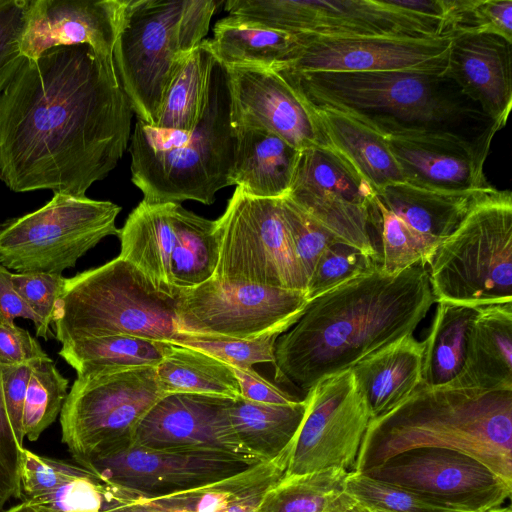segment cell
Here are the masks:
<instances>
[{"instance_id":"cell-1","label":"cell","mask_w":512,"mask_h":512,"mask_svg":"<svg viewBox=\"0 0 512 512\" xmlns=\"http://www.w3.org/2000/svg\"><path fill=\"white\" fill-rule=\"evenodd\" d=\"M132 113L113 60L91 47L24 58L0 93V181L17 193L86 195L126 151Z\"/></svg>"},{"instance_id":"cell-2","label":"cell","mask_w":512,"mask_h":512,"mask_svg":"<svg viewBox=\"0 0 512 512\" xmlns=\"http://www.w3.org/2000/svg\"><path fill=\"white\" fill-rule=\"evenodd\" d=\"M435 302L425 263L394 275L378 265L308 302L276 341L274 379L306 394L322 379L413 335Z\"/></svg>"},{"instance_id":"cell-3","label":"cell","mask_w":512,"mask_h":512,"mask_svg":"<svg viewBox=\"0 0 512 512\" xmlns=\"http://www.w3.org/2000/svg\"><path fill=\"white\" fill-rule=\"evenodd\" d=\"M418 447L462 452L512 484V388L420 384L395 408L370 420L354 472Z\"/></svg>"},{"instance_id":"cell-4","label":"cell","mask_w":512,"mask_h":512,"mask_svg":"<svg viewBox=\"0 0 512 512\" xmlns=\"http://www.w3.org/2000/svg\"><path fill=\"white\" fill-rule=\"evenodd\" d=\"M278 72L306 102L338 109L377 132H431L492 141L498 131L445 74Z\"/></svg>"},{"instance_id":"cell-5","label":"cell","mask_w":512,"mask_h":512,"mask_svg":"<svg viewBox=\"0 0 512 512\" xmlns=\"http://www.w3.org/2000/svg\"><path fill=\"white\" fill-rule=\"evenodd\" d=\"M131 180L148 203L210 205L231 186L235 135L226 68L213 66L208 100L192 131L160 130L137 120L130 136Z\"/></svg>"},{"instance_id":"cell-6","label":"cell","mask_w":512,"mask_h":512,"mask_svg":"<svg viewBox=\"0 0 512 512\" xmlns=\"http://www.w3.org/2000/svg\"><path fill=\"white\" fill-rule=\"evenodd\" d=\"M220 4L215 0H128L113 62L137 120L154 127L178 62L204 40Z\"/></svg>"},{"instance_id":"cell-7","label":"cell","mask_w":512,"mask_h":512,"mask_svg":"<svg viewBox=\"0 0 512 512\" xmlns=\"http://www.w3.org/2000/svg\"><path fill=\"white\" fill-rule=\"evenodd\" d=\"M178 294L160 290L118 256L66 278L52 322L55 338L62 344L122 334L174 343L181 337L175 322Z\"/></svg>"},{"instance_id":"cell-8","label":"cell","mask_w":512,"mask_h":512,"mask_svg":"<svg viewBox=\"0 0 512 512\" xmlns=\"http://www.w3.org/2000/svg\"><path fill=\"white\" fill-rule=\"evenodd\" d=\"M436 302L481 307L512 302V195L473 208L428 265Z\"/></svg>"},{"instance_id":"cell-9","label":"cell","mask_w":512,"mask_h":512,"mask_svg":"<svg viewBox=\"0 0 512 512\" xmlns=\"http://www.w3.org/2000/svg\"><path fill=\"white\" fill-rule=\"evenodd\" d=\"M120 211L111 201L54 193L41 208L0 223V263L18 273L62 275L102 239L118 237Z\"/></svg>"},{"instance_id":"cell-10","label":"cell","mask_w":512,"mask_h":512,"mask_svg":"<svg viewBox=\"0 0 512 512\" xmlns=\"http://www.w3.org/2000/svg\"><path fill=\"white\" fill-rule=\"evenodd\" d=\"M164 395L153 366L77 375L60 413L62 441L74 460L130 444L144 416Z\"/></svg>"},{"instance_id":"cell-11","label":"cell","mask_w":512,"mask_h":512,"mask_svg":"<svg viewBox=\"0 0 512 512\" xmlns=\"http://www.w3.org/2000/svg\"><path fill=\"white\" fill-rule=\"evenodd\" d=\"M219 257L213 278L306 293L307 279L282 215L280 199L236 187L215 220Z\"/></svg>"},{"instance_id":"cell-12","label":"cell","mask_w":512,"mask_h":512,"mask_svg":"<svg viewBox=\"0 0 512 512\" xmlns=\"http://www.w3.org/2000/svg\"><path fill=\"white\" fill-rule=\"evenodd\" d=\"M225 11L290 34L322 37L454 34L446 22L411 12L394 0H227Z\"/></svg>"},{"instance_id":"cell-13","label":"cell","mask_w":512,"mask_h":512,"mask_svg":"<svg viewBox=\"0 0 512 512\" xmlns=\"http://www.w3.org/2000/svg\"><path fill=\"white\" fill-rule=\"evenodd\" d=\"M306 293L211 278L179 290L176 327L179 334L232 339L281 335L303 314Z\"/></svg>"},{"instance_id":"cell-14","label":"cell","mask_w":512,"mask_h":512,"mask_svg":"<svg viewBox=\"0 0 512 512\" xmlns=\"http://www.w3.org/2000/svg\"><path fill=\"white\" fill-rule=\"evenodd\" d=\"M304 399L285 476L328 468L354 471L371 417L351 369L322 379Z\"/></svg>"},{"instance_id":"cell-15","label":"cell","mask_w":512,"mask_h":512,"mask_svg":"<svg viewBox=\"0 0 512 512\" xmlns=\"http://www.w3.org/2000/svg\"><path fill=\"white\" fill-rule=\"evenodd\" d=\"M75 462L138 499L199 488L257 464L221 452L153 449L133 443L93 453Z\"/></svg>"},{"instance_id":"cell-16","label":"cell","mask_w":512,"mask_h":512,"mask_svg":"<svg viewBox=\"0 0 512 512\" xmlns=\"http://www.w3.org/2000/svg\"><path fill=\"white\" fill-rule=\"evenodd\" d=\"M401 486L457 512H487L503 506L512 484L462 452L418 447L401 452L364 472Z\"/></svg>"},{"instance_id":"cell-17","label":"cell","mask_w":512,"mask_h":512,"mask_svg":"<svg viewBox=\"0 0 512 512\" xmlns=\"http://www.w3.org/2000/svg\"><path fill=\"white\" fill-rule=\"evenodd\" d=\"M298 44L274 70L317 72H417L445 74L456 34L433 37H322L296 34Z\"/></svg>"},{"instance_id":"cell-18","label":"cell","mask_w":512,"mask_h":512,"mask_svg":"<svg viewBox=\"0 0 512 512\" xmlns=\"http://www.w3.org/2000/svg\"><path fill=\"white\" fill-rule=\"evenodd\" d=\"M374 190L326 147L300 151L287 197L340 243L379 258L369 225Z\"/></svg>"},{"instance_id":"cell-19","label":"cell","mask_w":512,"mask_h":512,"mask_svg":"<svg viewBox=\"0 0 512 512\" xmlns=\"http://www.w3.org/2000/svg\"><path fill=\"white\" fill-rule=\"evenodd\" d=\"M233 399L166 394L138 425L131 443L153 449L213 451L262 462L239 441L230 418Z\"/></svg>"},{"instance_id":"cell-20","label":"cell","mask_w":512,"mask_h":512,"mask_svg":"<svg viewBox=\"0 0 512 512\" xmlns=\"http://www.w3.org/2000/svg\"><path fill=\"white\" fill-rule=\"evenodd\" d=\"M233 127L267 130L299 151L324 147L307 103L275 70L225 67Z\"/></svg>"},{"instance_id":"cell-21","label":"cell","mask_w":512,"mask_h":512,"mask_svg":"<svg viewBox=\"0 0 512 512\" xmlns=\"http://www.w3.org/2000/svg\"><path fill=\"white\" fill-rule=\"evenodd\" d=\"M128 0H27L20 50L35 59L61 46L87 45L113 60Z\"/></svg>"},{"instance_id":"cell-22","label":"cell","mask_w":512,"mask_h":512,"mask_svg":"<svg viewBox=\"0 0 512 512\" xmlns=\"http://www.w3.org/2000/svg\"><path fill=\"white\" fill-rule=\"evenodd\" d=\"M378 133L410 184L443 191L493 187L484 174L492 141H474L447 133Z\"/></svg>"},{"instance_id":"cell-23","label":"cell","mask_w":512,"mask_h":512,"mask_svg":"<svg viewBox=\"0 0 512 512\" xmlns=\"http://www.w3.org/2000/svg\"><path fill=\"white\" fill-rule=\"evenodd\" d=\"M17 498L36 512H104L138 500L76 462L40 456L25 448Z\"/></svg>"},{"instance_id":"cell-24","label":"cell","mask_w":512,"mask_h":512,"mask_svg":"<svg viewBox=\"0 0 512 512\" xmlns=\"http://www.w3.org/2000/svg\"><path fill=\"white\" fill-rule=\"evenodd\" d=\"M445 75L498 130L506 125L512 105L511 43L491 34H456Z\"/></svg>"},{"instance_id":"cell-25","label":"cell","mask_w":512,"mask_h":512,"mask_svg":"<svg viewBox=\"0 0 512 512\" xmlns=\"http://www.w3.org/2000/svg\"><path fill=\"white\" fill-rule=\"evenodd\" d=\"M500 191L495 187L443 191L403 182L374 192L379 201L435 253L473 208Z\"/></svg>"},{"instance_id":"cell-26","label":"cell","mask_w":512,"mask_h":512,"mask_svg":"<svg viewBox=\"0 0 512 512\" xmlns=\"http://www.w3.org/2000/svg\"><path fill=\"white\" fill-rule=\"evenodd\" d=\"M306 103L315 117L324 147L336 154L374 191L406 182L399 164L378 132L338 109Z\"/></svg>"},{"instance_id":"cell-27","label":"cell","mask_w":512,"mask_h":512,"mask_svg":"<svg viewBox=\"0 0 512 512\" xmlns=\"http://www.w3.org/2000/svg\"><path fill=\"white\" fill-rule=\"evenodd\" d=\"M233 131L231 185L255 198L286 196L300 151L267 130L233 127Z\"/></svg>"},{"instance_id":"cell-28","label":"cell","mask_w":512,"mask_h":512,"mask_svg":"<svg viewBox=\"0 0 512 512\" xmlns=\"http://www.w3.org/2000/svg\"><path fill=\"white\" fill-rule=\"evenodd\" d=\"M445 386L512 388V302L477 308L462 370Z\"/></svg>"},{"instance_id":"cell-29","label":"cell","mask_w":512,"mask_h":512,"mask_svg":"<svg viewBox=\"0 0 512 512\" xmlns=\"http://www.w3.org/2000/svg\"><path fill=\"white\" fill-rule=\"evenodd\" d=\"M423 352L424 341L409 335L351 368L371 419L395 408L421 384Z\"/></svg>"},{"instance_id":"cell-30","label":"cell","mask_w":512,"mask_h":512,"mask_svg":"<svg viewBox=\"0 0 512 512\" xmlns=\"http://www.w3.org/2000/svg\"><path fill=\"white\" fill-rule=\"evenodd\" d=\"M178 203L142 200L120 229L119 256L140 270L157 288L176 294L170 279V257L175 241Z\"/></svg>"},{"instance_id":"cell-31","label":"cell","mask_w":512,"mask_h":512,"mask_svg":"<svg viewBox=\"0 0 512 512\" xmlns=\"http://www.w3.org/2000/svg\"><path fill=\"white\" fill-rule=\"evenodd\" d=\"M291 446L272 460L192 490L144 499L167 512H236L260 504L269 488L285 476Z\"/></svg>"},{"instance_id":"cell-32","label":"cell","mask_w":512,"mask_h":512,"mask_svg":"<svg viewBox=\"0 0 512 512\" xmlns=\"http://www.w3.org/2000/svg\"><path fill=\"white\" fill-rule=\"evenodd\" d=\"M215 59L224 67L276 69L298 44L296 34L271 29L234 16L216 22L208 39Z\"/></svg>"},{"instance_id":"cell-33","label":"cell","mask_w":512,"mask_h":512,"mask_svg":"<svg viewBox=\"0 0 512 512\" xmlns=\"http://www.w3.org/2000/svg\"><path fill=\"white\" fill-rule=\"evenodd\" d=\"M305 409L304 398L291 404H263L239 396L232 400L230 418L242 445L267 461L290 448Z\"/></svg>"},{"instance_id":"cell-34","label":"cell","mask_w":512,"mask_h":512,"mask_svg":"<svg viewBox=\"0 0 512 512\" xmlns=\"http://www.w3.org/2000/svg\"><path fill=\"white\" fill-rule=\"evenodd\" d=\"M215 62L208 39L180 59L161 101L155 128L192 131L197 126L207 104Z\"/></svg>"},{"instance_id":"cell-35","label":"cell","mask_w":512,"mask_h":512,"mask_svg":"<svg viewBox=\"0 0 512 512\" xmlns=\"http://www.w3.org/2000/svg\"><path fill=\"white\" fill-rule=\"evenodd\" d=\"M477 308L437 302L432 325L424 340L421 385L445 386L460 374Z\"/></svg>"},{"instance_id":"cell-36","label":"cell","mask_w":512,"mask_h":512,"mask_svg":"<svg viewBox=\"0 0 512 512\" xmlns=\"http://www.w3.org/2000/svg\"><path fill=\"white\" fill-rule=\"evenodd\" d=\"M156 379L166 394L191 393L236 399L238 382L230 366L199 350L165 341Z\"/></svg>"},{"instance_id":"cell-37","label":"cell","mask_w":512,"mask_h":512,"mask_svg":"<svg viewBox=\"0 0 512 512\" xmlns=\"http://www.w3.org/2000/svg\"><path fill=\"white\" fill-rule=\"evenodd\" d=\"M219 257L215 221L185 209H176L175 241L170 257V279L174 289H190L214 275Z\"/></svg>"},{"instance_id":"cell-38","label":"cell","mask_w":512,"mask_h":512,"mask_svg":"<svg viewBox=\"0 0 512 512\" xmlns=\"http://www.w3.org/2000/svg\"><path fill=\"white\" fill-rule=\"evenodd\" d=\"M165 341L114 334L62 343L59 355L77 375L113 367H156L164 356Z\"/></svg>"},{"instance_id":"cell-39","label":"cell","mask_w":512,"mask_h":512,"mask_svg":"<svg viewBox=\"0 0 512 512\" xmlns=\"http://www.w3.org/2000/svg\"><path fill=\"white\" fill-rule=\"evenodd\" d=\"M349 472L328 468L284 476L264 494L258 512H331Z\"/></svg>"},{"instance_id":"cell-40","label":"cell","mask_w":512,"mask_h":512,"mask_svg":"<svg viewBox=\"0 0 512 512\" xmlns=\"http://www.w3.org/2000/svg\"><path fill=\"white\" fill-rule=\"evenodd\" d=\"M369 225L378 237L376 251L381 270L394 275L423 262L430 264L434 251L388 210L373 192L368 205Z\"/></svg>"},{"instance_id":"cell-41","label":"cell","mask_w":512,"mask_h":512,"mask_svg":"<svg viewBox=\"0 0 512 512\" xmlns=\"http://www.w3.org/2000/svg\"><path fill=\"white\" fill-rule=\"evenodd\" d=\"M68 384V379L49 357L36 362L23 410V432L29 441H36L60 415L68 395Z\"/></svg>"},{"instance_id":"cell-42","label":"cell","mask_w":512,"mask_h":512,"mask_svg":"<svg viewBox=\"0 0 512 512\" xmlns=\"http://www.w3.org/2000/svg\"><path fill=\"white\" fill-rule=\"evenodd\" d=\"M344 490L372 512H457L421 494L361 472L347 474Z\"/></svg>"},{"instance_id":"cell-43","label":"cell","mask_w":512,"mask_h":512,"mask_svg":"<svg viewBox=\"0 0 512 512\" xmlns=\"http://www.w3.org/2000/svg\"><path fill=\"white\" fill-rule=\"evenodd\" d=\"M378 265L371 256L349 245L335 243L319 257L307 281V299L310 301L339 285L371 272Z\"/></svg>"},{"instance_id":"cell-44","label":"cell","mask_w":512,"mask_h":512,"mask_svg":"<svg viewBox=\"0 0 512 512\" xmlns=\"http://www.w3.org/2000/svg\"><path fill=\"white\" fill-rule=\"evenodd\" d=\"M455 34H491L512 44V0H454Z\"/></svg>"},{"instance_id":"cell-45","label":"cell","mask_w":512,"mask_h":512,"mask_svg":"<svg viewBox=\"0 0 512 512\" xmlns=\"http://www.w3.org/2000/svg\"><path fill=\"white\" fill-rule=\"evenodd\" d=\"M279 336L275 334L257 339H232L181 334L174 344L199 350L230 367L248 368L257 363L273 364L275 344Z\"/></svg>"},{"instance_id":"cell-46","label":"cell","mask_w":512,"mask_h":512,"mask_svg":"<svg viewBox=\"0 0 512 512\" xmlns=\"http://www.w3.org/2000/svg\"><path fill=\"white\" fill-rule=\"evenodd\" d=\"M280 205L296 255L308 281L322 253L339 241L287 196L280 198Z\"/></svg>"},{"instance_id":"cell-47","label":"cell","mask_w":512,"mask_h":512,"mask_svg":"<svg viewBox=\"0 0 512 512\" xmlns=\"http://www.w3.org/2000/svg\"><path fill=\"white\" fill-rule=\"evenodd\" d=\"M12 281L39 320V325L35 328L36 335L48 340L52 336L49 327L63 295L66 278L59 274L24 272L13 273Z\"/></svg>"},{"instance_id":"cell-48","label":"cell","mask_w":512,"mask_h":512,"mask_svg":"<svg viewBox=\"0 0 512 512\" xmlns=\"http://www.w3.org/2000/svg\"><path fill=\"white\" fill-rule=\"evenodd\" d=\"M27 0H0V93L25 58L20 50Z\"/></svg>"},{"instance_id":"cell-49","label":"cell","mask_w":512,"mask_h":512,"mask_svg":"<svg viewBox=\"0 0 512 512\" xmlns=\"http://www.w3.org/2000/svg\"><path fill=\"white\" fill-rule=\"evenodd\" d=\"M23 451L6 409L0 369V510L10 498L18 497Z\"/></svg>"},{"instance_id":"cell-50","label":"cell","mask_w":512,"mask_h":512,"mask_svg":"<svg viewBox=\"0 0 512 512\" xmlns=\"http://www.w3.org/2000/svg\"><path fill=\"white\" fill-rule=\"evenodd\" d=\"M38 360L40 359L31 360L17 365H0L6 409L15 436L21 445H23L24 440V403L29 380L33 368Z\"/></svg>"},{"instance_id":"cell-51","label":"cell","mask_w":512,"mask_h":512,"mask_svg":"<svg viewBox=\"0 0 512 512\" xmlns=\"http://www.w3.org/2000/svg\"><path fill=\"white\" fill-rule=\"evenodd\" d=\"M47 357L28 330L0 316V365H17Z\"/></svg>"},{"instance_id":"cell-52","label":"cell","mask_w":512,"mask_h":512,"mask_svg":"<svg viewBox=\"0 0 512 512\" xmlns=\"http://www.w3.org/2000/svg\"><path fill=\"white\" fill-rule=\"evenodd\" d=\"M231 369L238 382L240 396L248 401L263 404H291L302 400L272 384L252 367H231Z\"/></svg>"},{"instance_id":"cell-53","label":"cell","mask_w":512,"mask_h":512,"mask_svg":"<svg viewBox=\"0 0 512 512\" xmlns=\"http://www.w3.org/2000/svg\"><path fill=\"white\" fill-rule=\"evenodd\" d=\"M12 276L13 273L0 263V316L11 322L16 318L29 319L37 328L39 320L16 290Z\"/></svg>"},{"instance_id":"cell-54","label":"cell","mask_w":512,"mask_h":512,"mask_svg":"<svg viewBox=\"0 0 512 512\" xmlns=\"http://www.w3.org/2000/svg\"><path fill=\"white\" fill-rule=\"evenodd\" d=\"M104 512H167V511L162 510V509L152 505L147 500L138 499V500L126 503V504L116 506V507L106 510Z\"/></svg>"},{"instance_id":"cell-55","label":"cell","mask_w":512,"mask_h":512,"mask_svg":"<svg viewBox=\"0 0 512 512\" xmlns=\"http://www.w3.org/2000/svg\"><path fill=\"white\" fill-rule=\"evenodd\" d=\"M331 512H372L346 492L338 499Z\"/></svg>"},{"instance_id":"cell-56","label":"cell","mask_w":512,"mask_h":512,"mask_svg":"<svg viewBox=\"0 0 512 512\" xmlns=\"http://www.w3.org/2000/svg\"><path fill=\"white\" fill-rule=\"evenodd\" d=\"M5 512H36V510L30 504L21 502L20 504L11 507Z\"/></svg>"},{"instance_id":"cell-57","label":"cell","mask_w":512,"mask_h":512,"mask_svg":"<svg viewBox=\"0 0 512 512\" xmlns=\"http://www.w3.org/2000/svg\"><path fill=\"white\" fill-rule=\"evenodd\" d=\"M487 512H512V510H511V506L508 505V506H500V507L491 509Z\"/></svg>"}]
</instances>
